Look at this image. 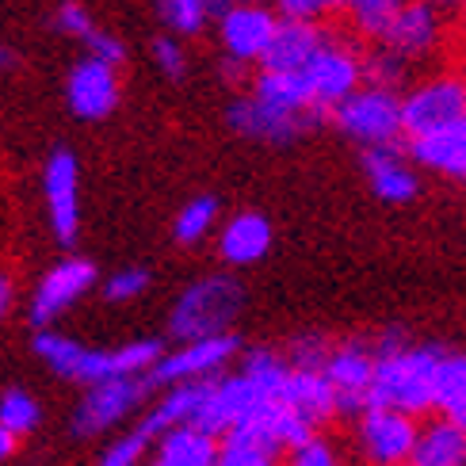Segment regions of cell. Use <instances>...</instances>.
Returning a JSON list of instances; mask_svg holds the SVG:
<instances>
[{"mask_svg": "<svg viewBox=\"0 0 466 466\" xmlns=\"http://www.w3.org/2000/svg\"><path fill=\"white\" fill-rule=\"evenodd\" d=\"M31 348L57 379H69V382H81V386L127 379V375H146L149 367L165 356L161 340H130L123 348H115V352H104V348H85L81 340L54 333V329H38Z\"/></svg>", "mask_w": 466, "mask_h": 466, "instance_id": "6da1fadb", "label": "cell"}, {"mask_svg": "<svg viewBox=\"0 0 466 466\" xmlns=\"http://www.w3.org/2000/svg\"><path fill=\"white\" fill-rule=\"evenodd\" d=\"M448 348L436 340H405L401 348L379 352L375 367V386H371V405H394L413 417L436 413V375Z\"/></svg>", "mask_w": 466, "mask_h": 466, "instance_id": "7a4b0ae2", "label": "cell"}, {"mask_svg": "<svg viewBox=\"0 0 466 466\" xmlns=\"http://www.w3.org/2000/svg\"><path fill=\"white\" fill-rule=\"evenodd\" d=\"M241 309H245L241 279L229 276V271H215V276H203L180 290V299L172 302L168 314V337L180 344L222 337L241 318Z\"/></svg>", "mask_w": 466, "mask_h": 466, "instance_id": "3957f363", "label": "cell"}, {"mask_svg": "<svg viewBox=\"0 0 466 466\" xmlns=\"http://www.w3.org/2000/svg\"><path fill=\"white\" fill-rule=\"evenodd\" d=\"M333 127L352 138L356 146H394L405 138V111H401V92L398 88H382L363 81L348 100L333 107Z\"/></svg>", "mask_w": 466, "mask_h": 466, "instance_id": "277c9868", "label": "cell"}, {"mask_svg": "<svg viewBox=\"0 0 466 466\" xmlns=\"http://www.w3.org/2000/svg\"><path fill=\"white\" fill-rule=\"evenodd\" d=\"M420 436V417L394 405H367L356 417V451L367 466H401L413 462Z\"/></svg>", "mask_w": 466, "mask_h": 466, "instance_id": "5b68a950", "label": "cell"}, {"mask_svg": "<svg viewBox=\"0 0 466 466\" xmlns=\"http://www.w3.org/2000/svg\"><path fill=\"white\" fill-rule=\"evenodd\" d=\"M302 81L309 88V100L321 115H333V107L340 100H348L363 81V54L356 50V43H348L337 31L325 38V46L309 57V66L302 69Z\"/></svg>", "mask_w": 466, "mask_h": 466, "instance_id": "8992f818", "label": "cell"}, {"mask_svg": "<svg viewBox=\"0 0 466 466\" xmlns=\"http://www.w3.org/2000/svg\"><path fill=\"white\" fill-rule=\"evenodd\" d=\"M375 367H379V352L375 340H337L333 352L325 363V379L333 382L337 394V417L340 420H356L367 405H371V386H375Z\"/></svg>", "mask_w": 466, "mask_h": 466, "instance_id": "52a82bcc", "label": "cell"}, {"mask_svg": "<svg viewBox=\"0 0 466 466\" xmlns=\"http://www.w3.org/2000/svg\"><path fill=\"white\" fill-rule=\"evenodd\" d=\"M405 138H420L440 127H451L466 115V76L440 73L401 92Z\"/></svg>", "mask_w": 466, "mask_h": 466, "instance_id": "ba28073f", "label": "cell"}, {"mask_svg": "<svg viewBox=\"0 0 466 466\" xmlns=\"http://www.w3.org/2000/svg\"><path fill=\"white\" fill-rule=\"evenodd\" d=\"M325 115L318 111H290V107H276L260 100V96H238V100L229 104L226 111V123L233 127V134H241V138H252V142H268V146H287L309 134Z\"/></svg>", "mask_w": 466, "mask_h": 466, "instance_id": "9c48e42d", "label": "cell"}, {"mask_svg": "<svg viewBox=\"0 0 466 466\" xmlns=\"http://www.w3.org/2000/svg\"><path fill=\"white\" fill-rule=\"evenodd\" d=\"M149 390L153 386L146 375H127V379H107V382L85 386V398L76 401V410H73V436L88 440V436L115 429V424L138 410Z\"/></svg>", "mask_w": 466, "mask_h": 466, "instance_id": "30bf717a", "label": "cell"}, {"mask_svg": "<svg viewBox=\"0 0 466 466\" xmlns=\"http://www.w3.org/2000/svg\"><path fill=\"white\" fill-rule=\"evenodd\" d=\"M238 356H241V340L233 337V333L207 337V340H191V344H180L177 352L161 356V360L146 371V379H149L153 390H165V386H177V382L215 379V375H222Z\"/></svg>", "mask_w": 466, "mask_h": 466, "instance_id": "8fae6325", "label": "cell"}, {"mask_svg": "<svg viewBox=\"0 0 466 466\" xmlns=\"http://www.w3.org/2000/svg\"><path fill=\"white\" fill-rule=\"evenodd\" d=\"M100 279L96 276V264L85 260V257H66V260H57L43 279H38L35 287V295H31V309H27V318L35 329H50L57 318L66 314V309L73 302H81L92 283Z\"/></svg>", "mask_w": 466, "mask_h": 466, "instance_id": "7c38bea8", "label": "cell"}, {"mask_svg": "<svg viewBox=\"0 0 466 466\" xmlns=\"http://www.w3.org/2000/svg\"><path fill=\"white\" fill-rule=\"evenodd\" d=\"M279 12L268 5H229L218 15V43L226 57L241 66H260L271 46V38L279 31Z\"/></svg>", "mask_w": 466, "mask_h": 466, "instance_id": "4fadbf2b", "label": "cell"}, {"mask_svg": "<svg viewBox=\"0 0 466 466\" xmlns=\"http://www.w3.org/2000/svg\"><path fill=\"white\" fill-rule=\"evenodd\" d=\"M119 66H111L96 54H85L66 76V104L85 123L107 119L119 107Z\"/></svg>", "mask_w": 466, "mask_h": 466, "instance_id": "5bb4252c", "label": "cell"}, {"mask_svg": "<svg viewBox=\"0 0 466 466\" xmlns=\"http://www.w3.org/2000/svg\"><path fill=\"white\" fill-rule=\"evenodd\" d=\"M76 187H81V172H76L73 149L57 146L43 168V196H46V210H50V229L66 248L76 241V233H81V191Z\"/></svg>", "mask_w": 466, "mask_h": 466, "instance_id": "9a60e30c", "label": "cell"}, {"mask_svg": "<svg viewBox=\"0 0 466 466\" xmlns=\"http://www.w3.org/2000/svg\"><path fill=\"white\" fill-rule=\"evenodd\" d=\"M443 35H448L443 8L432 5V0H410L398 12L390 31L382 35V46L398 50L405 62H420V57H432L443 46Z\"/></svg>", "mask_w": 466, "mask_h": 466, "instance_id": "2e32d148", "label": "cell"}, {"mask_svg": "<svg viewBox=\"0 0 466 466\" xmlns=\"http://www.w3.org/2000/svg\"><path fill=\"white\" fill-rule=\"evenodd\" d=\"M360 165H363L367 187H371L382 203H413L417 199L420 172H417V161L410 157V149H398V142L394 146H367Z\"/></svg>", "mask_w": 466, "mask_h": 466, "instance_id": "e0dca14e", "label": "cell"}, {"mask_svg": "<svg viewBox=\"0 0 466 466\" xmlns=\"http://www.w3.org/2000/svg\"><path fill=\"white\" fill-rule=\"evenodd\" d=\"M405 149H410L417 168H429L436 177L466 184V115L451 127L420 134V138H405Z\"/></svg>", "mask_w": 466, "mask_h": 466, "instance_id": "ac0fdd59", "label": "cell"}, {"mask_svg": "<svg viewBox=\"0 0 466 466\" xmlns=\"http://www.w3.org/2000/svg\"><path fill=\"white\" fill-rule=\"evenodd\" d=\"M333 35L325 24H309V19H279V31L271 38V46L264 54V62L257 69H287V73H302L309 66L325 38Z\"/></svg>", "mask_w": 466, "mask_h": 466, "instance_id": "d6986e66", "label": "cell"}, {"mask_svg": "<svg viewBox=\"0 0 466 466\" xmlns=\"http://www.w3.org/2000/svg\"><path fill=\"white\" fill-rule=\"evenodd\" d=\"M268 248H271V222L260 210H241V215H233L218 233V257L229 268L260 264L268 257Z\"/></svg>", "mask_w": 466, "mask_h": 466, "instance_id": "ffe728a7", "label": "cell"}, {"mask_svg": "<svg viewBox=\"0 0 466 466\" xmlns=\"http://www.w3.org/2000/svg\"><path fill=\"white\" fill-rule=\"evenodd\" d=\"M283 401L318 432L337 417V394H333V382L325 379V371H295L290 367Z\"/></svg>", "mask_w": 466, "mask_h": 466, "instance_id": "44dd1931", "label": "cell"}, {"mask_svg": "<svg viewBox=\"0 0 466 466\" xmlns=\"http://www.w3.org/2000/svg\"><path fill=\"white\" fill-rule=\"evenodd\" d=\"M417 466H466V424L432 413L429 420H420L417 436Z\"/></svg>", "mask_w": 466, "mask_h": 466, "instance_id": "7402d4cb", "label": "cell"}, {"mask_svg": "<svg viewBox=\"0 0 466 466\" xmlns=\"http://www.w3.org/2000/svg\"><path fill=\"white\" fill-rule=\"evenodd\" d=\"M207 386H210V379L165 386L161 401H153V410L142 417V429L153 440H161L168 429H177V424H191V420H196V413H199L203 398H207Z\"/></svg>", "mask_w": 466, "mask_h": 466, "instance_id": "603a6c76", "label": "cell"}, {"mask_svg": "<svg viewBox=\"0 0 466 466\" xmlns=\"http://www.w3.org/2000/svg\"><path fill=\"white\" fill-rule=\"evenodd\" d=\"M222 436L199 429V424H177L157 440V455L165 466H218Z\"/></svg>", "mask_w": 466, "mask_h": 466, "instance_id": "cb8c5ba5", "label": "cell"}, {"mask_svg": "<svg viewBox=\"0 0 466 466\" xmlns=\"http://www.w3.org/2000/svg\"><path fill=\"white\" fill-rule=\"evenodd\" d=\"M248 92L260 96V100L276 104V107H290V111H318L309 100V88L302 81V73H287V69H257L248 81ZM321 115V111H318Z\"/></svg>", "mask_w": 466, "mask_h": 466, "instance_id": "d4e9b609", "label": "cell"}, {"mask_svg": "<svg viewBox=\"0 0 466 466\" xmlns=\"http://www.w3.org/2000/svg\"><path fill=\"white\" fill-rule=\"evenodd\" d=\"M410 5V0H344L340 5V19L348 24L356 38L367 43H382V35L390 31V24L398 19V12Z\"/></svg>", "mask_w": 466, "mask_h": 466, "instance_id": "484cf974", "label": "cell"}, {"mask_svg": "<svg viewBox=\"0 0 466 466\" xmlns=\"http://www.w3.org/2000/svg\"><path fill=\"white\" fill-rule=\"evenodd\" d=\"M436 413L466 424V352H448L436 375Z\"/></svg>", "mask_w": 466, "mask_h": 466, "instance_id": "4316f807", "label": "cell"}, {"mask_svg": "<svg viewBox=\"0 0 466 466\" xmlns=\"http://www.w3.org/2000/svg\"><path fill=\"white\" fill-rule=\"evenodd\" d=\"M233 0H157V12L168 31L177 35H199L210 19H218Z\"/></svg>", "mask_w": 466, "mask_h": 466, "instance_id": "83f0119b", "label": "cell"}, {"mask_svg": "<svg viewBox=\"0 0 466 466\" xmlns=\"http://www.w3.org/2000/svg\"><path fill=\"white\" fill-rule=\"evenodd\" d=\"M215 218H218V199L215 196H196L180 207L177 222H172V238L180 245H199L210 229H215Z\"/></svg>", "mask_w": 466, "mask_h": 466, "instance_id": "f1b7e54d", "label": "cell"}, {"mask_svg": "<svg viewBox=\"0 0 466 466\" xmlns=\"http://www.w3.org/2000/svg\"><path fill=\"white\" fill-rule=\"evenodd\" d=\"M410 66H413V62H405L398 50L382 46V43H375V50L363 54V73H367V81L382 85V88L405 92V81H410Z\"/></svg>", "mask_w": 466, "mask_h": 466, "instance_id": "f546056e", "label": "cell"}, {"mask_svg": "<svg viewBox=\"0 0 466 466\" xmlns=\"http://www.w3.org/2000/svg\"><path fill=\"white\" fill-rule=\"evenodd\" d=\"M38 420H43V410H38V401L27 390L12 386V390L0 394V424H5L8 432H15L19 440H24L38 429Z\"/></svg>", "mask_w": 466, "mask_h": 466, "instance_id": "4dcf8cb0", "label": "cell"}, {"mask_svg": "<svg viewBox=\"0 0 466 466\" xmlns=\"http://www.w3.org/2000/svg\"><path fill=\"white\" fill-rule=\"evenodd\" d=\"M218 466H283V455L248 436H222Z\"/></svg>", "mask_w": 466, "mask_h": 466, "instance_id": "1f68e13d", "label": "cell"}, {"mask_svg": "<svg viewBox=\"0 0 466 466\" xmlns=\"http://www.w3.org/2000/svg\"><path fill=\"white\" fill-rule=\"evenodd\" d=\"M283 466H344V455L325 432H314L283 455Z\"/></svg>", "mask_w": 466, "mask_h": 466, "instance_id": "d6a6232c", "label": "cell"}, {"mask_svg": "<svg viewBox=\"0 0 466 466\" xmlns=\"http://www.w3.org/2000/svg\"><path fill=\"white\" fill-rule=\"evenodd\" d=\"M329 352H333V340H325L318 333H306V337L290 340L283 356H287V363L295 367V371H325Z\"/></svg>", "mask_w": 466, "mask_h": 466, "instance_id": "836d02e7", "label": "cell"}, {"mask_svg": "<svg viewBox=\"0 0 466 466\" xmlns=\"http://www.w3.org/2000/svg\"><path fill=\"white\" fill-rule=\"evenodd\" d=\"M149 443H153V436L138 424L134 432H123L119 440H115L111 448L100 455V462H96V466H146Z\"/></svg>", "mask_w": 466, "mask_h": 466, "instance_id": "e575fe53", "label": "cell"}, {"mask_svg": "<svg viewBox=\"0 0 466 466\" xmlns=\"http://www.w3.org/2000/svg\"><path fill=\"white\" fill-rule=\"evenodd\" d=\"M146 287H149L146 268H119L115 276L104 279V299L107 302H130V299H138Z\"/></svg>", "mask_w": 466, "mask_h": 466, "instance_id": "d590c367", "label": "cell"}, {"mask_svg": "<svg viewBox=\"0 0 466 466\" xmlns=\"http://www.w3.org/2000/svg\"><path fill=\"white\" fill-rule=\"evenodd\" d=\"M283 19H309V24H325L329 15H340L344 0H271Z\"/></svg>", "mask_w": 466, "mask_h": 466, "instance_id": "8d00e7d4", "label": "cell"}, {"mask_svg": "<svg viewBox=\"0 0 466 466\" xmlns=\"http://www.w3.org/2000/svg\"><path fill=\"white\" fill-rule=\"evenodd\" d=\"M153 66H157L165 76H172V81H180V76L187 73V54H184V43L180 38H172V35H161V38H153Z\"/></svg>", "mask_w": 466, "mask_h": 466, "instance_id": "74e56055", "label": "cell"}, {"mask_svg": "<svg viewBox=\"0 0 466 466\" xmlns=\"http://www.w3.org/2000/svg\"><path fill=\"white\" fill-rule=\"evenodd\" d=\"M54 27L62 35H73V38H81V43H88V35L96 31V19L85 12V5L66 0V5H57V12H54Z\"/></svg>", "mask_w": 466, "mask_h": 466, "instance_id": "f35d334b", "label": "cell"}, {"mask_svg": "<svg viewBox=\"0 0 466 466\" xmlns=\"http://www.w3.org/2000/svg\"><path fill=\"white\" fill-rule=\"evenodd\" d=\"M88 54H96V57H104V62H111V66H123L127 62V46H123V38H115V35H107V31H100L96 27L92 35H88Z\"/></svg>", "mask_w": 466, "mask_h": 466, "instance_id": "ab89813d", "label": "cell"}, {"mask_svg": "<svg viewBox=\"0 0 466 466\" xmlns=\"http://www.w3.org/2000/svg\"><path fill=\"white\" fill-rule=\"evenodd\" d=\"M12 302H15V283H12V276L5 268H0V321L8 318V309H12Z\"/></svg>", "mask_w": 466, "mask_h": 466, "instance_id": "60d3db41", "label": "cell"}, {"mask_svg": "<svg viewBox=\"0 0 466 466\" xmlns=\"http://www.w3.org/2000/svg\"><path fill=\"white\" fill-rule=\"evenodd\" d=\"M15 443H19V436H15V432H8L5 424H0V462H8V459L15 455Z\"/></svg>", "mask_w": 466, "mask_h": 466, "instance_id": "b9f144b4", "label": "cell"}, {"mask_svg": "<svg viewBox=\"0 0 466 466\" xmlns=\"http://www.w3.org/2000/svg\"><path fill=\"white\" fill-rule=\"evenodd\" d=\"M12 66H15V54L5 43H0V69H12Z\"/></svg>", "mask_w": 466, "mask_h": 466, "instance_id": "7bdbcfd3", "label": "cell"}, {"mask_svg": "<svg viewBox=\"0 0 466 466\" xmlns=\"http://www.w3.org/2000/svg\"><path fill=\"white\" fill-rule=\"evenodd\" d=\"M455 12H459V27H462V35H466V0H462V5H459Z\"/></svg>", "mask_w": 466, "mask_h": 466, "instance_id": "ee69618b", "label": "cell"}, {"mask_svg": "<svg viewBox=\"0 0 466 466\" xmlns=\"http://www.w3.org/2000/svg\"><path fill=\"white\" fill-rule=\"evenodd\" d=\"M432 5H440V8H459L462 0H432Z\"/></svg>", "mask_w": 466, "mask_h": 466, "instance_id": "f6af8a7d", "label": "cell"}, {"mask_svg": "<svg viewBox=\"0 0 466 466\" xmlns=\"http://www.w3.org/2000/svg\"><path fill=\"white\" fill-rule=\"evenodd\" d=\"M233 5H271V0H233Z\"/></svg>", "mask_w": 466, "mask_h": 466, "instance_id": "bcb514c9", "label": "cell"}, {"mask_svg": "<svg viewBox=\"0 0 466 466\" xmlns=\"http://www.w3.org/2000/svg\"><path fill=\"white\" fill-rule=\"evenodd\" d=\"M146 466H165V462H161V459H153V462H146Z\"/></svg>", "mask_w": 466, "mask_h": 466, "instance_id": "7dc6e473", "label": "cell"}, {"mask_svg": "<svg viewBox=\"0 0 466 466\" xmlns=\"http://www.w3.org/2000/svg\"><path fill=\"white\" fill-rule=\"evenodd\" d=\"M401 466H417V462H401Z\"/></svg>", "mask_w": 466, "mask_h": 466, "instance_id": "c3c4849f", "label": "cell"}]
</instances>
